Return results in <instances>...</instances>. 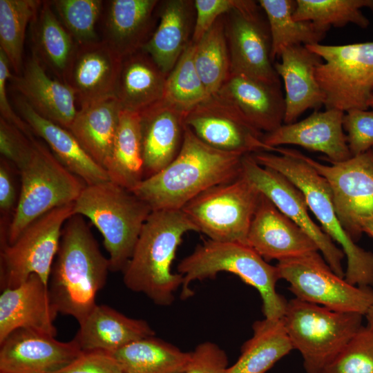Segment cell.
<instances>
[{
	"mask_svg": "<svg viewBox=\"0 0 373 373\" xmlns=\"http://www.w3.org/2000/svg\"><path fill=\"white\" fill-rule=\"evenodd\" d=\"M244 155L207 145L186 126L177 157L131 191L146 202L152 211L181 210L203 191L239 178Z\"/></svg>",
	"mask_w": 373,
	"mask_h": 373,
	"instance_id": "cell-1",
	"label": "cell"
},
{
	"mask_svg": "<svg viewBox=\"0 0 373 373\" xmlns=\"http://www.w3.org/2000/svg\"><path fill=\"white\" fill-rule=\"evenodd\" d=\"M110 263L101 252L84 216L74 214L65 222L48 282L58 313L82 322L97 305Z\"/></svg>",
	"mask_w": 373,
	"mask_h": 373,
	"instance_id": "cell-2",
	"label": "cell"
},
{
	"mask_svg": "<svg viewBox=\"0 0 373 373\" xmlns=\"http://www.w3.org/2000/svg\"><path fill=\"white\" fill-rule=\"evenodd\" d=\"M189 231L198 232L182 210L152 211L122 271L126 287L144 294L156 305L172 304L183 276L172 272L171 265Z\"/></svg>",
	"mask_w": 373,
	"mask_h": 373,
	"instance_id": "cell-3",
	"label": "cell"
},
{
	"mask_svg": "<svg viewBox=\"0 0 373 373\" xmlns=\"http://www.w3.org/2000/svg\"><path fill=\"white\" fill-rule=\"evenodd\" d=\"M275 152L278 154L259 151L251 155L259 164L282 173L303 193L323 231L341 246L346 256L345 280L355 286L373 287V253L358 246L343 228L326 180L300 151L280 146Z\"/></svg>",
	"mask_w": 373,
	"mask_h": 373,
	"instance_id": "cell-4",
	"label": "cell"
},
{
	"mask_svg": "<svg viewBox=\"0 0 373 373\" xmlns=\"http://www.w3.org/2000/svg\"><path fill=\"white\" fill-rule=\"evenodd\" d=\"M222 271L238 276L260 294L265 318H281L287 301L276 291L280 280L276 266L271 265L247 244L207 240L184 258L178 265L183 276L181 296L193 295L189 286L195 280L213 278Z\"/></svg>",
	"mask_w": 373,
	"mask_h": 373,
	"instance_id": "cell-5",
	"label": "cell"
},
{
	"mask_svg": "<svg viewBox=\"0 0 373 373\" xmlns=\"http://www.w3.org/2000/svg\"><path fill=\"white\" fill-rule=\"evenodd\" d=\"M151 212L146 202L110 180L86 185L73 207L74 214L88 218L102 235L112 271L125 268Z\"/></svg>",
	"mask_w": 373,
	"mask_h": 373,
	"instance_id": "cell-6",
	"label": "cell"
},
{
	"mask_svg": "<svg viewBox=\"0 0 373 373\" xmlns=\"http://www.w3.org/2000/svg\"><path fill=\"white\" fill-rule=\"evenodd\" d=\"M19 170L21 187L12 218L3 229L1 245H11L33 221L59 207L74 203L86 183L70 171L40 140Z\"/></svg>",
	"mask_w": 373,
	"mask_h": 373,
	"instance_id": "cell-7",
	"label": "cell"
},
{
	"mask_svg": "<svg viewBox=\"0 0 373 373\" xmlns=\"http://www.w3.org/2000/svg\"><path fill=\"white\" fill-rule=\"evenodd\" d=\"M363 316L294 298L287 301L282 320L306 373H323L361 327Z\"/></svg>",
	"mask_w": 373,
	"mask_h": 373,
	"instance_id": "cell-8",
	"label": "cell"
},
{
	"mask_svg": "<svg viewBox=\"0 0 373 373\" xmlns=\"http://www.w3.org/2000/svg\"><path fill=\"white\" fill-rule=\"evenodd\" d=\"M323 59L316 69L326 109L367 110L373 95V41L305 46Z\"/></svg>",
	"mask_w": 373,
	"mask_h": 373,
	"instance_id": "cell-9",
	"label": "cell"
},
{
	"mask_svg": "<svg viewBox=\"0 0 373 373\" xmlns=\"http://www.w3.org/2000/svg\"><path fill=\"white\" fill-rule=\"evenodd\" d=\"M261 193L242 174L214 186L181 209L209 239L247 245V235Z\"/></svg>",
	"mask_w": 373,
	"mask_h": 373,
	"instance_id": "cell-10",
	"label": "cell"
},
{
	"mask_svg": "<svg viewBox=\"0 0 373 373\" xmlns=\"http://www.w3.org/2000/svg\"><path fill=\"white\" fill-rule=\"evenodd\" d=\"M320 251L278 261L280 278L295 298L334 311L365 316L373 304V287L350 284L336 274Z\"/></svg>",
	"mask_w": 373,
	"mask_h": 373,
	"instance_id": "cell-11",
	"label": "cell"
},
{
	"mask_svg": "<svg viewBox=\"0 0 373 373\" xmlns=\"http://www.w3.org/2000/svg\"><path fill=\"white\" fill-rule=\"evenodd\" d=\"M74 203L55 208L30 223L11 245H1L0 287L15 288L32 274L48 285L63 227Z\"/></svg>",
	"mask_w": 373,
	"mask_h": 373,
	"instance_id": "cell-12",
	"label": "cell"
},
{
	"mask_svg": "<svg viewBox=\"0 0 373 373\" xmlns=\"http://www.w3.org/2000/svg\"><path fill=\"white\" fill-rule=\"evenodd\" d=\"M327 182L338 218L356 242L361 236V223L373 218V154L372 151L350 159L321 164L303 154Z\"/></svg>",
	"mask_w": 373,
	"mask_h": 373,
	"instance_id": "cell-13",
	"label": "cell"
},
{
	"mask_svg": "<svg viewBox=\"0 0 373 373\" xmlns=\"http://www.w3.org/2000/svg\"><path fill=\"white\" fill-rule=\"evenodd\" d=\"M185 125L207 145L242 155L274 152L254 127L230 102L217 93L209 95L185 113Z\"/></svg>",
	"mask_w": 373,
	"mask_h": 373,
	"instance_id": "cell-14",
	"label": "cell"
},
{
	"mask_svg": "<svg viewBox=\"0 0 373 373\" xmlns=\"http://www.w3.org/2000/svg\"><path fill=\"white\" fill-rule=\"evenodd\" d=\"M258 1L225 15L231 73L272 84H281L271 57V41L267 18Z\"/></svg>",
	"mask_w": 373,
	"mask_h": 373,
	"instance_id": "cell-15",
	"label": "cell"
},
{
	"mask_svg": "<svg viewBox=\"0 0 373 373\" xmlns=\"http://www.w3.org/2000/svg\"><path fill=\"white\" fill-rule=\"evenodd\" d=\"M242 169V174L312 239L333 271L345 278V254L312 220L303 193L282 173L259 164L251 154L243 156Z\"/></svg>",
	"mask_w": 373,
	"mask_h": 373,
	"instance_id": "cell-16",
	"label": "cell"
},
{
	"mask_svg": "<svg viewBox=\"0 0 373 373\" xmlns=\"http://www.w3.org/2000/svg\"><path fill=\"white\" fill-rule=\"evenodd\" d=\"M0 345V372L6 373H55L84 352L74 339L61 342L26 329L12 332Z\"/></svg>",
	"mask_w": 373,
	"mask_h": 373,
	"instance_id": "cell-17",
	"label": "cell"
},
{
	"mask_svg": "<svg viewBox=\"0 0 373 373\" xmlns=\"http://www.w3.org/2000/svg\"><path fill=\"white\" fill-rule=\"evenodd\" d=\"M344 115L334 108L314 111L303 120L264 133L262 141L274 152L277 147L296 145L325 154L330 163L343 162L352 157L343 126Z\"/></svg>",
	"mask_w": 373,
	"mask_h": 373,
	"instance_id": "cell-18",
	"label": "cell"
},
{
	"mask_svg": "<svg viewBox=\"0 0 373 373\" xmlns=\"http://www.w3.org/2000/svg\"><path fill=\"white\" fill-rule=\"evenodd\" d=\"M247 245L267 262L318 251L312 239L262 193L249 229Z\"/></svg>",
	"mask_w": 373,
	"mask_h": 373,
	"instance_id": "cell-19",
	"label": "cell"
},
{
	"mask_svg": "<svg viewBox=\"0 0 373 373\" xmlns=\"http://www.w3.org/2000/svg\"><path fill=\"white\" fill-rule=\"evenodd\" d=\"M58 314L48 285L32 274L19 286L1 291L0 343L12 332L26 329L56 336L54 321Z\"/></svg>",
	"mask_w": 373,
	"mask_h": 373,
	"instance_id": "cell-20",
	"label": "cell"
},
{
	"mask_svg": "<svg viewBox=\"0 0 373 373\" xmlns=\"http://www.w3.org/2000/svg\"><path fill=\"white\" fill-rule=\"evenodd\" d=\"M274 69L285 88V124L296 122L307 110L325 104L324 94L316 77V69L323 59L303 45L284 48Z\"/></svg>",
	"mask_w": 373,
	"mask_h": 373,
	"instance_id": "cell-21",
	"label": "cell"
},
{
	"mask_svg": "<svg viewBox=\"0 0 373 373\" xmlns=\"http://www.w3.org/2000/svg\"><path fill=\"white\" fill-rule=\"evenodd\" d=\"M122 61L104 40L78 46L66 84L81 106L114 96Z\"/></svg>",
	"mask_w": 373,
	"mask_h": 373,
	"instance_id": "cell-22",
	"label": "cell"
},
{
	"mask_svg": "<svg viewBox=\"0 0 373 373\" xmlns=\"http://www.w3.org/2000/svg\"><path fill=\"white\" fill-rule=\"evenodd\" d=\"M185 113L164 99L140 113L144 179L161 171L178 155Z\"/></svg>",
	"mask_w": 373,
	"mask_h": 373,
	"instance_id": "cell-23",
	"label": "cell"
},
{
	"mask_svg": "<svg viewBox=\"0 0 373 373\" xmlns=\"http://www.w3.org/2000/svg\"><path fill=\"white\" fill-rule=\"evenodd\" d=\"M11 80L21 96L38 114L69 129L78 111L75 93L67 84L50 78L33 51L21 73L12 75Z\"/></svg>",
	"mask_w": 373,
	"mask_h": 373,
	"instance_id": "cell-24",
	"label": "cell"
},
{
	"mask_svg": "<svg viewBox=\"0 0 373 373\" xmlns=\"http://www.w3.org/2000/svg\"><path fill=\"white\" fill-rule=\"evenodd\" d=\"M216 93L232 103L262 133L272 132L284 123L285 102L281 84L231 73Z\"/></svg>",
	"mask_w": 373,
	"mask_h": 373,
	"instance_id": "cell-25",
	"label": "cell"
},
{
	"mask_svg": "<svg viewBox=\"0 0 373 373\" xmlns=\"http://www.w3.org/2000/svg\"><path fill=\"white\" fill-rule=\"evenodd\" d=\"M157 28L142 48L168 75L191 43L195 20L194 1H160Z\"/></svg>",
	"mask_w": 373,
	"mask_h": 373,
	"instance_id": "cell-26",
	"label": "cell"
},
{
	"mask_svg": "<svg viewBox=\"0 0 373 373\" xmlns=\"http://www.w3.org/2000/svg\"><path fill=\"white\" fill-rule=\"evenodd\" d=\"M21 117L56 157L86 185L108 181L106 171L84 151L69 130L38 114L21 95L15 101Z\"/></svg>",
	"mask_w": 373,
	"mask_h": 373,
	"instance_id": "cell-27",
	"label": "cell"
},
{
	"mask_svg": "<svg viewBox=\"0 0 373 373\" xmlns=\"http://www.w3.org/2000/svg\"><path fill=\"white\" fill-rule=\"evenodd\" d=\"M79 324L73 339L83 352L101 351L112 354L155 334L146 321L129 318L105 305H96Z\"/></svg>",
	"mask_w": 373,
	"mask_h": 373,
	"instance_id": "cell-28",
	"label": "cell"
},
{
	"mask_svg": "<svg viewBox=\"0 0 373 373\" xmlns=\"http://www.w3.org/2000/svg\"><path fill=\"white\" fill-rule=\"evenodd\" d=\"M159 4L157 0L109 1L102 40L122 59L141 50L153 32Z\"/></svg>",
	"mask_w": 373,
	"mask_h": 373,
	"instance_id": "cell-29",
	"label": "cell"
},
{
	"mask_svg": "<svg viewBox=\"0 0 373 373\" xmlns=\"http://www.w3.org/2000/svg\"><path fill=\"white\" fill-rule=\"evenodd\" d=\"M167 75L144 50L122 59L114 96L124 110L141 113L162 99Z\"/></svg>",
	"mask_w": 373,
	"mask_h": 373,
	"instance_id": "cell-30",
	"label": "cell"
},
{
	"mask_svg": "<svg viewBox=\"0 0 373 373\" xmlns=\"http://www.w3.org/2000/svg\"><path fill=\"white\" fill-rule=\"evenodd\" d=\"M122 109L115 96L82 106L68 129L84 151L105 170Z\"/></svg>",
	"mask_w": 373,
	"mask_h": 373,
	"instance_id": "cell-31",
	"label": "cell"
},
{
	"mask_svg": "<svg viewBox=\"0 0 373 373\" xmlns=\"http://www.w3.org/2000/svg\"><path fill=\"white\" fill-rule=\"evenodd\" d=\"M31 25L32 51L44 66L66 83L78 44L59 19L51 1H43Z\"/></svg>",
	"mask_w": 373,
	"mask_h": 373,
	"instance_id": "cell-32",
	"label": "cell"
},
{
	"mask_svg": "<svg viewBox=\"0 0 373 373\" xmlns=\"http://www.w3.org/2000/svg\"><path fill=\"white\" fill-rule=\"evenodd\" d=\"M253 334L245 341L238 360L227 373H267L294 350L282 318H265L252 325Z\"/></svg>",
	"mask_w": 373,
	"mask_h": 373,
	"instance_id": "cell-33",
	"label": "cell"
},
{
	"mask_svg": "<svg viewBox=\"0 0 373 373\" xmlns=\"http://www.w3.org/2000/svg\"><path fill=\"white\" fill-rule=\"evenodd\" d=\"M106 171L110 181L130 191L144 179L140 113L122 109Z\"/></svg>",
	"mask_w": 373,
	"mask_h": 373,
	"instance_id": "cell-34",
	"label": "cell"
},
{
	"mask_svg": "<svg viewBox=\"0 0 373 373\" xmlns=\"http://www.w3.org/2000/svg\"><path fill=\"white\" fill-rule=\"evenodd\" d=\"M112 355L122 373H185L191 352L155 336L132 343Z\"/></svg>",
	"mask_w": 373,
	"mask_h": 373,
	"instance_id": "cell-35",
	"label": "cell"
},
{
	"mask_svg": "<svg viewBox=\"0 0 373 373\" xmlns=\"http://www.w3.org/2000/svg\"><path fill=\"white\" fill-rule=\"evenodd\" d=\"M258 2L268 22L271 41V57L274 63L284 48L321 44L326 37L328 30L310 21L294 19L296 1L260 0Z\"/></svg>",
	"mask_w": 373,
	"mask_h": 373,
	"instance_id": "cell-36",
	"label": "cell"
},
{
	"mask_svg": "<svg viewBox=\"0 0 373 373\" xmlns=\"http://www.w3.org/2000/svg\"><path fill=\"white\" fill-rule=\"evenodd\" d=\"M193 44V61L209 95L216 93L231 73L225 15Z\"/></svg>",
	"mask_w": 373,
	"mask_h": 373,
	"instance_id": "cell-37",
	"label": "cell"
},
{
	"mask_svg": "<svg viewBox=\"0 0 373 373\" xmlns=\"http://www.w3.org/2000/svg\"><path fill=\"white\" fill-rule=\"evenodd\" d=\"M43 1L0 0V50L16 75L21 73L26 30Z\"/></svg>",
	"mask_w": 373,
	"mask_h": 373,
	"instance_id": "cell-38",
	"label": "cell"
},
{
	"mask_svg": "<svg viewBox=\"0 0 373 373\" xmlns=\"http://www.w3.org/2000/svg\"><path fill=\"white\" fill-rule=\"evenodd\" d=\"M364 8L373 10V0H296L293 17L327 30L349 23L366 28L370 21L362 12Z\"/></svg>",
	"mask_w": 373,
	"mask_h": 373,
	"instance_id": "cell-39",
	"label": "cell"
},
{
	"mask_svg": "<svg viewBox=\"0 0 373 373\" xmlns=\"http://www.w3.org/2000/svg\"><path fill=\"white\" fill-rule=\"evenodd\" d=\"M207 97L195 66L191 41L166 77L162 99L186 113Z\"/></svg>",
	"mask_w": 373,
	"mask_h": 373,
	"instance_id": "cell-40",
	"label": "cell"
},
{
	"mask_svg": "<svg viewBox=\"0 0 373 373\" xmlns=\"http://www.w3.org/2000/svg\"><path fill=\"white\" fill-rule=\"evenodd\" d=\"M51 4L78 46L99 41L96 25L102 11V1L55 0Z\"/></svg>",
	"mask_w": 373,
	"mask_h": 373,
	"instance_id": "cell-41",
	"label": "cell"
},
{
	"mask_svg": "<svg viewBox=\"0 0 373 373\" xmlns=\"http://www.w3.org/2000/svg\"><path fill=\"white\" fill-rule=\"evenodd\" d=\"M323 373H373V328L362 325Z\"/></svg>",
	"mask_w": 373,
	"mask_h": 373,
	"instance_id": "cell-42",
	"label": "cell"
},
{
	"mask_svg": "<svg viewBox=\"0 0 373 373\" xmlns=\"http://www.w3.org/2000/svg\"><path fill=\"white\" fill-rule=\"evenodd\" d=\"M343 126L352 156L373 148V111L354 109L345 113Z\"/></svg>",
	"mask_w": 373,
	"mask_h": 373,
	"instance_id": "cell-43",
	"label": "cell"
},
{
	"mask_svg": "<svg viewBox=\"0 0 373 373\" xmlns=\"http://www.w3.org/2000/svg\"><path fill=\"white\" fill-rule=\"evenodd\" d=\"M33 136L26 135L16 126L0 119V152L19 171L28 162L33 149Z\"/></svg>",
	"mask_w": 373,
	"mask_h": 373,
	"instance_id": "cell-44",
	"label": "cell"
},
{
	"mask_svg": "<svg viewBox=\"0 0 373 373\" xmlns=\"http://www.w3.org/2000/svg\"><path fill=\"white\" fill-rule=\"evenodd\" d=\"M248 0H195V20L192 43H196L222 16L243 7Z\"/></svg>",
	"mask_w": 373,
	"mask_h": 373,
	"instance_id": "cell-45",
	"label": "cell"
},
{
	"mask_svg": "<svg viewBox=\"0 0 373 373\" xmlns=\"http://www.w3.org/2000/svg\"><path fill=\"white\" fill-rule=\"evenodd\" d=\"M229 367L224 350L215 343L205 341L191 352L185 373H227Z\"/></svg>",
	"mask_w": 373,
	"mask_h": 373,
	"instance_id": "cell-46",
	"label": "cell"
},
{
	"mask_svg": "<svg viewBox=\"0 0 373 373\" xmlns=\"http://www.w3.org/2000/svg\"><path fill=\"white\" fill-rule=\"evenodd\" d=\"M55 373H122L115 357L101 351L84 352L72 363Z\"/></svg>",
	"mask_w": 373,
	"mask_h": 373,
	"instance_id": "cell-47",
	"label": "cell"
},
{
	"mask_svg": "<svg viewBox=\"0 0 373 373\" xmlns=\"http://www.w3.org/2000/svg\"><path fill=\"white\" fill-rule=\"evenodd\" d=\"M10 63L3 53L0 50V113L1 117L9 123L16 126L22 131L26 135H32L28 125L12 109L7 96V82L11 78Z\"/></svg>",
	"mask_w": 373,
	"mask_h": 373,
	"instance_id": "cell-48",
	"label": "cell"
},
{
	"mask_svg": "<svg viewBox=\"0 0 373 373\" xmlns=\"http://www.w3.org/2000/svg\"><path fill=\"white\" fill-rule=\"evenodd\" d=\"M16 190L10 173L8 160L1 159L0 164V209L1 213L7 215L13 210L16 203Z\"/></svg>",
	"mask_w": 373,
	"mask_h": 373,
	"instance_id": "cell-49",
	"label": "cell"
},
{
	"mask_svg": "<svg viewBox=\"0 0 373 373\" xmlns=\"http://www.w3.org/2000/svg\"><path fill=\"white\" fill-rule=\"evenodd\" d=\"M361 230L373 238V218L367 219L362 222Z\"/></svg>",
	"mask_w": 373,
	"mask_h": 373,
	"instance_id": "cell-50",
	"label": "cell"
},
{
	"mask_svg": "<svg viewBox=\"0 0 373 373\" xmlns=\"http://www.w3.org/2000/svg\"><path fill=\"white\" fill-rule=\"evenodd\" d=\"M366 317L367 325L369 327L373 328V304L368 309L367 314L365 315Z\"/></svg>",
	"mask_w": 373,
	"mask_h": 373,
	"instance_id": "cell-51",
	"label": "cell"
},
{
	"mask_svg": "<svg viewBox=\"0 0 373 373\" xmlns=\"http://www.w3.org/2000/svg\"><path fill=\"white\" fill-rule=\"evenodd\" d=\"M370 107L373 109V95H372V99H371L370 102Z\"/></svg>",
	"mask_w": 373,
	"mask_h": 373,
	"instance_id": "cell-52",
	"label": "cell"
},
{
	"mask_svg": "<svg viewBox=\"0 0 373 373\" xmlns=\"http://www.w3.org/2000/svg\"><path fill=\"white\" fill-rule=\"evenodd\" d=\"M371 151H372V154H373V148L371 149Z\"/></svg>",
	"mask_w": 373,
	"mask_h": 373,
	"instance_id": "cell-53",
	"label": "cell"
},
{
	"mask_svg": "<svg viewBox=\"0 0 373 373\" xmlns=\"http://www.w3.org/2000/svg\"><path fill=\"white\" fill-rule=\"evenodd\" d=\"M0 373H6V372H0Z\"/></svg>",
	"mask_w": 373,
	"mask_h": 373,
	"instance_id": "cell-54",
	"label": "cell"
}]
</instances>
